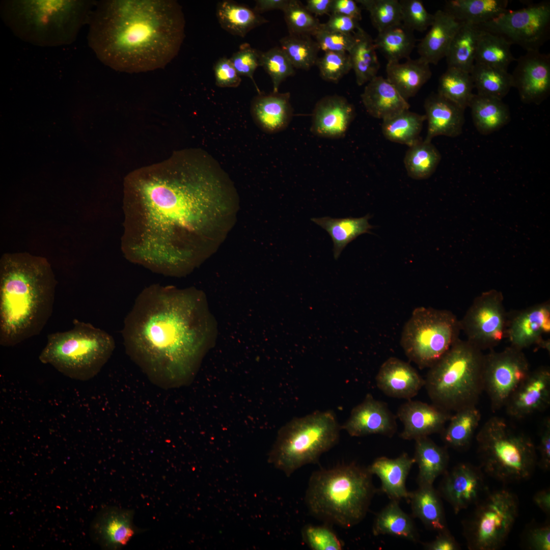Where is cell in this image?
I'll return each instance as SVG.
<instances>
[{
	"mask_svg": "<svg viewBox=\"0 0 550 550\" xmlns=\"http://www.w3.org/2000/svg\"><path fill=\"white\" fill-rule=\"evenodd\" d=\"M237 201L227 173L200 149L176 151L135 170L124 181L125 254L158 273H185L199 261L211 229Z\"/></svg>",
	"mask_w": 550,
	"mask_h": 550,
	"instance_id": "obj_1",
	"label": "cell"
},
{
	"mask_svg": "<svg viewBox=\"0 0 550 550\" xmlns=\"http://www.w3.org/2000/svg\"><path fill=\"white\" fill-rule=\"evenodd\" d=\"M201 293L152 285L136 298L122 329L125 351L153 384L163 389L193 380L205 343Z\"/></svg>",
	"mask_w": 550,
	"mask_h": 550,
	"instance_id": "obj_2",
	"label": "cell"
},
{
	"mask_svg": "<svg viewBox=\"0 0 550 550\" xmlns=\"http://www.w3.org/2000/svg\"><path fill=\"white\" fill-rule=\"evenodd\" d=\"M88 41L103 64L119 71L164 67L177 54L184 37L181 7L175 1L96 2Z\"/></svg>",
	"mask_w": 550,
	"mask_h": 550,
	"instance_id": "obj_3",
	"label": "cell"
},
{
	"mask_svg": "<svg viewBox=\"0 0 550 550\" xmlns=\"http://www.w3.org/2000/svg\"><path fill=\"white\" fill-rule=\"evenodd\" d=\"M57 281L48 261L26 253L0 261V344L11 347L39 335L53 310Z\"/></svg>",
	"mask_w": 550,
	"mask_h": 550,
	"instance_id": "obj_4",
	"label": "cell"
},
{
	"mask_svg": "<svg viewBox=\"0 0 550 550\" xmlns=\"http://www.w3.org/2000/svg\"><path fill=\"white\" fill-rule=\"evenodd\" d=\"M368 467L344 463L314 472L305 495L312 515L328 524L351 528L365 517L375 489Z\"/></svg>",
	"mask_w": 550,
	"mask_h": 550,
	"instance_id": "obj_5",
	"label": "cell"
},
{
	"mask_svg": "<svg viewBox=\"0 0 550 550\" xmlns=\"http://www.w3.org/2000/svg\"><path fill=\"white\" fill-rule=\"evenodd\" d=\"M93 1L7 0L1 2L6 25L21 40L53 47L73 42L89 22Z\"/></svg>",
	"mask_w": 550,
	"mask_h": 550,
	"instance_id": "obj_6",
	"label": "cell"
},
{
	"mask_svg": "<svg viewBox=\"0 0 550 550\" xmlns=\"http://www.w3.org/2000/svg\"><path fill=\"white\" fill-rule=\"evenodd\" d=\"M484 358L481 350L458 339L424 379L432 404L450 413L476 406L483 391Z\"/></svg>",
	"mask_w": 550,
	"mask_h": 550,
	"instance_id": "obj_7",
	"label": "cell"
},
{
	"mask_svg": "<svg viewBox=\"0 0 550 550\" xmlns=\"http://www.w3.org/2000/svg\"><path fill=\"white\" fill-rule=\"evenodd\" d=\"M73 328L49 334L39 360L71 379L86 381L101 371L115 348L113 337L105 331L77 319Z\"/></svg>",
	"mask_w": 550,
	"mask_h": 550,
	"instance_id": "obj_8",
	"label": "cell"
},
{
	"mask_svg": "<svg viewBox=\"0 0 550 550\" xmlns=\"http://www.w3.org/2000/svg\"><path fill=\"white\" fill-rule=\"evenodd\" d=\"M341 429L331 410L295 418L279 430L269 462L290 476L305 465L316 462L333 448L338 442Z\"/></svg>",
	"mask_w": 550,
	"mask_h": 550,
	"instance_id": "obj_9",
	"label": "cell"
},
{
	"mask_svg": "<svg viewBox=\"0 0 550 550\" xmlns=\"http://www.w3.org/2000/svg\"><path fill=\"white\" fill-rule=\"evenodd\" d=\"M481 465L491 477L503 482L529 478L537 463L532 439L512 428L504 419L493 417L476 436Z\"/></svg>",
	"mask_w": 550,
	"mask_h": 550,
	"instance_id": "obj_10",
	"label": "cell"
},
{
	"mask_svg": "<svg viewBox=\"0 0 550 550\" xmlns=\"http://www.w3.org/2000/svg\"><path fill=\"white\" fill-rule=\"evenodd\" d=\"M460 330V321L451 312L419 307L403 327L400 345L410 361L429 368L459 339Z\"/></svg>",
	"mask_w": 550,
	"mask_h": 550,
	"instance_id": "obj_11",
	"label": "cell"
},
{
	"mask_svg": "<svg viewBox=\"0 0 550 550\" xmlns=\"http://www.w3.org/2000/svg\"><path fill=\"white\" fill-rule=\"evenodd\" d=\"M463 524L470 549L495 550L507 539L518 515V500L510 491L492 492L479 500Z\"/></svg>",
	"mask_w": 550,
	"mask_h": 550,
	"instance_id": "obj_12",
	"label": "cell"
},
{
	"mask_svg": "<svg viewBox=\"0 0 550 550\" xmlns=\"http://www.w3.org/2000/svg\"><path fill=\"white\" fill-rule=\"evenodd\" d=\"M478 26L527 51L539 50L550 36V3L544 1L517 10H508Z\"/></svg>",
	"mask_w": 550,
	"mask_h": 550,
	"instance_id": "obj_13",
	"label": "cell"
},
{
	"mask_svg": "<svg viewBox=\"0 0 550 550\" xmlns=\"http://www.w3.org/2000/svg\"><path fill=\"white\" fill-rule=\"evenodd\" d=\"M530 372L529 363L522 350L512 346L484 355L483 391L488 396L493 411L505 407Z\"/></svg>",
	"mask_w": 550,
	"mask_h": 550,
	"instance_id": "obj_14",
	"label": "cell"
},
{
	"mask_svg": "<svg viewBox=\"0 0 550 550\" xmlns=\"http://www.w3.org/2000/svg\"><path fill=\"white\" fill-rule=\"evenodd\" d=\"M508 318L502 294L491 290L475 299L460 324L466 340L482 351L496 346L506 337Z\"/></svg>",
	"mask_w": 550,
	"mask_h": 550,
	"instance_id": "obj_15",
	"label": "cell"
},
{
	"mask_svg": "<svg viewBox=\"0 0 550 550\" xmlns=\"http://www.w3.org/2000/svg\"><path fill=\"white\" fill-rule=\"evenodd\" d=\"M513 87L526 103L540 104L550 93V56L539 50L527 51L517 60L511 74Z\"/></svg>",
	"mask_w": 550,
	"mask_h": 550,
	"instance_id": "obj_16",
	"label": "cell"
},
{
	"mask_svg": "<svg viewBox=\"0 0 550 550\" xmlns=\"http://www.w3.org/2000/svg\"><path fill=\"white\" fill-rule=\"evenodd\" d=\"M550 332V304L542 302L520 311L508 318L506 337L510 346L522 350L533 345L549 350L543 336Z\"/></svg>",
	"mask_w": 550,
	"mask_h": 550,
	"instance_id": "obj_17",
	"label": "cell"
},
{
	"mask_svg": "<svg viewBox=\"0 0 550 550\" xmlns=\"http://www.w3.org/2000/svg\"><path fill=\"white\" fill-rule=\"evenodd\" d=\"M351 436L380 434L392 437L397 429L396 417L388 405L368 394L363 401L351 410L341 426Z\"/></svg>",
	"mask_w": 550,
	"mask_h": 550,
	"instance_id": "obj_18",
	"label": "cell"
},
{
	"mask_svg": "<svg viewBox=\"0 0 550 550\" xmlns=\"http://www.w3.org/2000/svg\"><path fill=\"white\" fill-rule=\"evenodd\" d=\"M550 404V370L540 367L530 372L505 406L515 419L524 418L543 411Z\"/></svg>",
	"mask_w": 550,
	"mask_h": 550,
	"instance_id": "obj_19",
	"label": "cell"
},
{
	"mask_svg": "<svg viewBox=\"0 0 550 550\" xmlns=\"http://www.w3.org/2000/svg\"><path fill=\"white\" fill-rule=\"evenodd\" d=\"M440 488L441 495L457 514L480 500L485 486L479 468L461 463L445 474Z\"/></svg>",
	"mask_w": 550,
	"mask_h": 550,
	"instance_id": "obj_20",
	"label": "cell"
},
{
	"mask_svg": "<svg viewBox=\"0 0 550 550\" xmlns=\"http://www.w3.org/2000/svg\"><path fill=\"white\" fill-rule=\"evenodd\" d=\"M452 414L433 404L411 399L402 404L397 416L403 424L400 436L405 440L441 433Z\"/></svg>",
	"mask_w": 550,
	"mask_h": 550,
	"instance_id": "obj_21",
	"label": "cell"
},
{
	"mask_svg": "<svg viewBox=\"0 0 550 550\" xmlns=\"http://www.w3.org/2000/svg\"><path fill=\"white\" fill-rule=\"evenodd\" d=\"M355 115V108L344 97L326 96L316 104L312 114L311 132L328 139L344 136Z\"/></svg>",
	"mask_w": 550,
	"mask_h": 550,
	"instance_id": "obj_22",
	"label": "cell"
},
{
	"mask_svg": "<svg viewBox=\"0 0 550 550\" xmlns=\"http://www.w3.org/2000/svg\"><path fill=\"white\" fill-rule=\"evenodd\" d=\"M378 388L386 395L410 400L424 387L425 379L408 363L395 357L386 360L376 376Z\"/></svg>",
	"mask_w": 550,
	"mask_h": 550,
	"instance_id": "obj_23",
	"label": "cell"
},
{
	"mask_svg": "<svg viewBox=\"0 0 550 550\" xmlns=\"http://www.w3.org/2000/svg\"><path fill=\"white\" fill-rule=\"evenodd\" d=\"M133 513L132 510L117 507L103 509L92 525L94 539L107 549L124 546L139 531L133 524Z\"/></svg>",
	"mask_w": 550,
	"mask_h": 550,
	"instance_id": "obj_24",
	"label": "cell"
},
{
	"mask_svg": "<svg viewBox=\"0 0 550 550\" xmlns=\"http://www.w3.org/2000/svg\"><path fill=\"white\" fill-rule=\"evenodd\" d=\"M427 130L425 141L436 136L455 138L462 132L464 109L436 93H431L424 104Z\"/></svg>",
	"mask_w": 550,
	"mask_h": 550,
	"instance_id": "obj_25",
	"label": "cell"
},
{
	"mask_svg": "<svg viewBox=\"0 0 550 550\" xmlns=\"http://www.w3.org/2000/svg\"><path fill=\"white\" fill-rule=\"evenodd\" d=\"M290 94L260 93L252 101L251 112L256 124L263 131L274 133L284 130L293 117Z\"/></svg>",
	"mask_w": 550,
	"mask_h": 550,
	"instance_id": "obj_26",
	"label": "cell"
},
{
	"mask_svg": "<svg viewBox=\"0 0 550 550\" xmlns=\"http://www.w3.org/2000/svg\"><path fill=\"white\" fill-rule=\"evenodd\" d=\"M461 23L444 10L436 11L429 30L418 45L419 58L429 64L436 65L445 58Z\"/></svg>",
	"mask_w": 550,
	"mask_h": 550,
	"instance_id": "obj_27",
	"label": "cell"
},
{
	"mask_svg": "<svg viewBox=\"0 0 550 550\" xmlns=\"http://www.w3.org/2000/svg\"><path fill=\"white\" fill-rule=\"evenodd\" d=\"M361 99L370 115L382 120L410 107L407 100L387 78L377 75L366 84Z\"/></svg>",
	"mask_w": 550,
	"mask_h": 550,
	"instance_id": "obj_28",
	"label": "cell"
},
{
	"mask_svg": "<svg viewBox=\"0 0 550 550\" xmlns=\"http://www.w3.org/2000/svg\"><path fill=\"white\" fill-rule=\"evenodd\" d=\"M415 463L414 458L403 453L395 458H377L368 469L372 475L379 478L382 491L391 500H409L410 492L406 489L405 482Z\"/></svg>",
	"mask_w": 550,
	"mask_h": 550,
	"instance_id": "obj_29",
	"label": "cell"
},
{
	"mask_svg": "<svg viewBox=\"0 0 550 550\" xmlns=\"http://www.w3.org/2000/svg\"><path fill=\"white\" fill-rule=\"evenodd\" d=\"M387 79L402 96L407 100L416 95L430 79V64L420 58H410L403 63H387Z\"/></svg>",
	"mask_w": 550,
	"mask_h": 550,
	"instance_id": "obj_30",
	"label": "cell"
},
{
	"mask_svg": "<svg viewBox=\"0 0 550 550\" xmlns=\"http://www.w3.org/2000/svg\"><path fill=\"white\" fill-rule=\"evenodd\" d=\"M474 126L482 134L497 131L510 121L508 106L501 99L474 94L470 103Z\"/></svg>",
	"mask_w": 550,
	"mask_h": 550,
	"instance_id": "obj_31",
	"label": "cell"
},
{
	"mask_svg": "<svg viewBox=\"0 0 550 550\" xmlns=\"http://www.w3.org/2000/svg\"><path fill=\"white\" fill-rule=\"evenodd\" d=\"M415 441L414 458L418 464L419 486L433 485L435 480L445 473L449 456L445 447L436 444L428 436Z\"/></svg>",
	"mask_w": 550,
	"mask_h": 550,
	"instance_id": "obj_32",
	"label": "cell"
},
{
	"mask_svg": "<svg viewBox=\"0 0 550 550\" xmlns=\"http://www.w3.org/2000/svg\"><path fill=\"white\" fill-rule=\"evenodd\" d=\"M507 0H450L444 10L461 22L480 25L505 12Z\"/></svg>",
	"mask_w": 550,
	"mask_h": 550,
	"instance_id": "obj_33",
	"label": "cell"
},
{
	"mask_svg": "<svg viewBox=\"0 0 550 550\" xmlns=\"http://www.w3.org/2000/svg\"><path fill=\"white\" fill-rule=\"evenodd\" d=\"M216 16L224 30L241 37H245L254 28L268 22L253 9L229 0L217 3Z\"/></svg>",
	"mask_w": 550,
	"mask_h": 550,
	"instance_id": "obj_34",
	"label": "cell"
},
{
	"mask_svg": "<svg viewBox=\"0 0 550 550\" xmlns=\"http://www.w3.org/2000/svg\"><path fill=\"white\" fill-rule=\"evenodd\" d=\"M370 217L369 214L359 218L325 216L312 218L311 221L329 234L334 244V256L337 260L349 243L361 234L370 233V230L373 227L368 222Z\"/></svg>",
	"mask_w": 550,
	"mask_h": 550,
	"instance_id": "obj_35",
	"label": "cell"
},
{
	"mask_svg": "<svg viewBox=\"0 0 550 550\" xmlns=\"http://www.w3.org/2000/svg\"><path fill=\"white\" fill-rule=\"evenodd\" d=\"M353 35L355 41L348 54L356 84L361 86L377 76L380 64L371 37L361 26Z\"/></svg>",
	"mask_w": 550,
	"mask_h": 550,
	"instance_id": "obj_36",
	"label": "cell"
},
{
	"mask_svg": "<svg viewBox=\"0 0 550 550\" xmlns=\"http://www.w3.org/2000/svg\"><path fill=\"white\" fill-rule=\"evenodd\" d=\"M409 500L414 516L426 527L438 532L447 530L440 495L433 485L419 486L410 492Z\"/></svg>",
	"mask_w": 550,
	"mask_h": 550,
	"instance_id": "obj_37",
	"label": "cell"
},
{
	"mask_svg": "<svg viewBox=\"0 0 550 550\" xmlns=\"http://www.w3.org/2000/svg\"><path fill=\"white\" fill-rule=\"evenodd\" d=\"M478 26L462 22L450 45L445 57L448 68L471 72L475 63Z\"/></svg>",
	"mask_w": 550,
	"mask_h": 550,
	"instance_id": "obj_38",
	"label": "cell"
},
{
	"mask_svg": "<svg viewBox=\"0 0 550 550\" xmlns=\"http://www.w3.org/2000/svg\"><path fill=\"white\" fill-rule=\"evenodd\" d=\"M480 420L481 414L476 406L454 412L448 426L441 432L446 446L457 450L466 449L472 441Z\"/></svg>",
	"mask_w": 550,
	"mask_h": 550,
	"instance_id": "obj_39",
	"label": "cell"
},
{
	"mask_svg": "<svg viewBox=\"0 0 550 550\" xmlns=\"http://www.w3.org/2000/svg\"><path fill=\"white\" fill-rule=\"evenodd\" d=\"M372 531L375 536L389 535L417 541L418 535L411 517L400 507L398 501L392 500L377 515Z\"/></svg>",
	"mask_w": 550,
	"mask_h": 550,
	"instance_id": "obj_40",
	"label": "cell"
},
{
	"mask_svg": "<svg viewBox=\"0 0 550 550\" xmlns=\"http://www.w3.org/2000/svg\"><path fill=\"white\" fill-rule=\"evenodd\" d=\"M425 121V115L406 109L382 120L381 130L387 140L409 147L421 140Z\"/></svg>",
	"mask_w": 550,
	"mask_h": 550,
	"instance_id": "obj_41",
	"label": "cell"
},
{
	"mask_svg": "<svg viewBox=\"0 0 550 550\" xmlns=\"http://www.w3.org/2000/svg\"><path fill=\"white\" fill-rule=\"evenodd\" d=\"M374 42L376 50L382 53L388 63H395L409 58L416 39L414 31L401 23L378 33Z\"/></svg>",
	"mask_w": 550,
	"mask_h": 550,
	"instance_id": "obj_42",
	"label": "cell"
},
{
	"mask_svg": "<svg viewBox=\"0 0 550 550\" xmlns=\"http://www.w3.org/2000/svg\"><path fill=\"white\" fill-rule=\"evenodd\" d=\"M479 95L502 100L513 87L508 71L475 63L470 72Z\"/></svg>",
	"mask_w": 550,
	"mask_h": 550,
	"instance_id": "obj_43",
	"label": "cell"
},
{
	"mask_svg": "<svg viewBox=\"0 0 550 550\" xmlns=\"http://www.w3.org/2000/svg\"><path fill=\"white\" fill-rule=\"evenodd\" d=\"M511 45L500 36L480 28L475 63L508 71L510 64L516 60Z\"/></svg>",
	"mask_w": 550,
	"mask_h": 550,
	"instance_id": "obj_44",
	"label": "cell"
},
{
	"mask_svg": "<svg viewBox=\"0 0 550 550\" xmlns=\"http://www.w3.org/2000/svg\"><path fill=\"white\" fill-rule=\"evenodd\" d=\"M441 159L437 149L431 143L421 140L408 147L404 157L408 175L415 179L429 177L435 171Z\"/></svg>",
	"mask_w": 550,
	"mask_h": 550,
	"instance_id": "obj_45",
	"label": "cell"
},
{
	"mask_svg": "<svg viewBox=\"0 0 550 550\" xmlns=\"http://www.w3.org/2000/svg\"><path fill=\"white\" fill-rule=\"evenodd\" d=\"M474 88L470 73L448 67L439 79L437 93L465 110L473 96Z\"/></svg>",
	"mask_w": 550,
	"mask_h": 550,
	"instance_id": "obj_46",
	"label": "cell"
},
{
	"mask_svg": "<svg viewBox=\"0 0 550 550\" xmlns=\"http://www.w3.org/2000/svg\"><path fill=\"white\" fill-rule=\"evenodd\" d=\"M280 42L294 68L308 70L316 64L320 49L311 36L289 34Z\"/></svg>",
	"mask_w": 550,
	"mask_h": 550,
	"instance_id": "obj_47",
	"label": "cell"
},
{
	"mask_svg": "<svg viewBox=\"0 0 550 550\" xmlns=\"http://www.w3.org/2000/svg\"><path fill=\"white\" fill-rule=\"evenodd\" d=\"M368 11L372 24L378 33L399 25L401 11L398 0H355Z\"/></svg>",
	"mask_w": 550,
	"mask_h": 550,
	"instance_id": "obj_48",
	"label": "cell"
},
{
	"mask_svg": "<svg viewBox=\"0 0 550 550\" xmlns=\"http://www.w3.org/2000/svg\"><path fill=\"white\" fill-rule=\"evenodd\" d=\"M289 34L314 36L322 23L299 1L289 0L283 10Z\"/></svg>",
	"mask_w": 550,
	"mask_h": 550,
	"instance_id": "obj_49",
	"label": "cell"
},
{
	"mask_svg": "<svg viewBox=\"0 0 550 550\" xmlns=\"http://www.w3.org/2000/svg\"><path fill=\"white\" fill-rule=\"evenodd\" d=\"M260 66L270 76L273 93L279 92L281 83L295 73L294 68L281 47L276 46L260 52Z\"/></svg>",
	"mask_w": 550,
	"mask_h": 550,
	"instance_id": "obj_50",
	"label": "cell"
},
{
	"mask_svg": "<svg viewBox=\"0 0 550 550\" xmlns=\"http://www.w3.org/2000/svg\"><path fill=\"white\" fill-rule=\"evenodd\" d=\"M316 64L321 78L333 82H338L352 69L349 55L344 52H325Z\"/></svg>",
	"mask_w": 550,
	"mask_h": 550,
	"instance_id": "obj_51",
	"label": "cell"
},
{
	"mask_svg": "<svg viewBox=\"0 0 550 550\" xmlns=\"http://www.w3.org/2000/svg\"><path fill=\"white\" fill-rule=\"evenodd\" d=\"M401 22L413 31L424 32L431 26L434 14L429 13L420 0H400Z\"/></svg>",
	"mask_w": 550,
	"mask_h": 550,
	"instance_id": "obj_52",
	"label": "cell"
},
{
	"mask_svg": "<svg viewBox=\"0 0 550 550\" xmlns=\"http://www.w3.org/2000/svg\"><path fill=\"white\" fill-rule=\"evenodd\" d=\"M305 543L313 550H340L343 544L328 526L307 525L302 530Z\"/></svg>",
	"mask_w": 550,
	"mask_h": 550,
	"instance_id": "obj_53",
	"label": "cell"
},
{
	"mask_svg": "<svg viewBox=\"0 0 550 550\" xmlns=\"http://www.w3.org/2000/svg\"><path fill=\"white\" fill-rule=\"evenodd\" d=\"M260 52L252 47L249 44L244 43L230 58L239 75L248 77L252 80L258 94L261 92L254 80V74L257 68L260 66Z\"/></svg>",
	"mask_w": 550,
	"mask_h": 550,
	"instance_id": "obj_54",
	"label": "cell"
},
{
	"mask_svg": "<svg viewBox=\"0 0 550 550\" xmlns=\"http://www.w3.org/2000/svg\"><path fill=\"white\" fill-rule=\"evenodd\" d=\"M314 36L320 50L324 52L334 51L348 53L355 41L352 34H343L326 30L323 27L322 23Z\"/></svg>",
	"mask_w": 550,
	"mask_h": 550,
	"instance_id": "obj_55",
	"label": "cell"
},
{
	"mask_svg": "<svg viewBox=\"0 0 550 550\" xmlns=\"http://www.w3.org/2000/svg\"><path fill=\"white\" fill-rule=\"evenodd\" d=\"M215 85L221 88H236L241 83L240 76L230 59L219 58L213 66Z\"/></svg>",
	"mask_w": 550,
	"mask_h": 550,
	"instance_id": "obj_56",
	"label": "cell"
},
{
	"mask_svg": "<svg viewBox=\"0 0 550 550\" xmlns=\"http://www.w3.org/2000/svg\"><path fill=\"white\" fill-rule=\"evenodd\" d=\"M540 459L537 463L543 470L547 471L550 467V419L546 418L541 426L539 442L537 448Z\"/></svg>",
	"mask_w": 550,
	"mask_h": 550,
	"instance_id": "obj_57",
	"label": "cell"
},
{
	"mask_svg": "<svg viewBox=\"0 0 550 550\" xmlns=\"http://www.w3.org/2000/svg\"><path fill=\"white\" fill-rule=\"evenodd\" d=\"M359 21L350 17L339 14H331L327 21L322 23L328 30L343 34H352L360 26Z\"/></svg>",
	"mask_w": 550,
	"mask_h": 550,
	"instance_id": "obj_58",
	"label": "cell"
},
{
	"mask_svg": "<svg viewBox=\"0 0 550 550\" xmlns=\"http://www.w3.org/2000/svg\"><path fill=\"white\" fill-rule=\"evenodd\" d=\"M528 544L532 549H550V527L545 525L535 527L529 531Z\"/></svg>",
	"mask_w": 550,
	"mask_h": 550,
	"instance_id": "obj_59",
	"label": "cell"
},
{
	"mask_svg": "<svg viewBox=\"0 0 550 550\" xmlns=\"http://www.w3.org/2000/svg\"><path fill=\"white\" fill-rule=\"evenodd\" d=\"M330 13L350 17L359 21L362 19L361 8L353 0H333Z\"/></svg>",
	"mask_w": 550,
	"mask_h": 550,
	"instance_id": "obj_60",
	"label": "cell"
},
{
	"mask_svg": "<svg viewBox=\"0 0 550 550\" xmlns=\"http://www.w3.org/2000/svg\"><path fill=\"white\" fill-rule=\"evenodd\" d=\"M424 548L429 550H456L459 546L447 529L439 532L433 541L424 544Z\"/></svg>",
	"mask_w": 550,
	"mask_h": 550,
	"instance_id": "obj_61",
	"label": "cell"
},
{
	"mask_svg": "<svg viewBox=\"0 0 550 550\" xmlns=\"http://www.w3.org/2000/svg\"><path fill=\"white\" fill-rule=\"evenodd\" d=\"M289 2V0H257L256 1L253 9L259 14L275 10L283 11Z\"/></svg>",
	"mask_w": 550,
	"mask_h": 550,
	"instance_id": "obj_62",
	"label": "cell"
},
{
	"mask_svg": "<svg viewBox=\"0 0 550 550\" xmlns=\"http://www.w3.org/2000/svg\"><path fill=\"white\" fill-rule=\"evenodd\" d=\"M333 0H308L305 6L312 14L323 15L331 12Z\"/></svg>",
	"mask_w": 550,
	"mask_h": 550,
	"instance_id": "obj_63",
	"label": "cell"
},
{
	"mask_svg": "<svg viewBox=\"0 0 550 550\" xmlns=\"http://www.w3.org/2000/svg\"><path fill=\"white\" fill-rule=\"evenodd\" d=\"M535 504L544 513L550 512V491L548 489L537 492L533 498Z\"/></svg>",
	"mask_w": 550,
	"mask_h": 550,
	"instance_id": "obj_64",
	"label": "cell"
}]
</instances>
